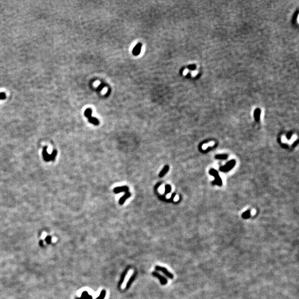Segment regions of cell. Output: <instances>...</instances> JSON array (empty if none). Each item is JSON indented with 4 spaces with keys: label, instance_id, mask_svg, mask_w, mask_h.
I'll return each mask as SVG.
<instances>
[{
    "label": "cell",
    "instance_id": "cell-1",
    "mask_svg": "<svg viewBox=\"0 0 299 299\" xmlns=\"http://www.w3.org/2000/svg\"><path fill=\"white\" fill-rule=\"evenodd\" d=\"M155 269L156 270L159 271V272H161L162 273L166 276H167L169 278H170L171 279H172L173 278V274L171 273H170V272H169V270H168L166 268V267L161 266L159 265H156L155 267Z\"/></svg>",
    "mask_w": 299,
    "mask_h": 299
},
{
    "label": "cell",
    "instance_id": "cell-2",
    "mask_svg": "<svg viewBox=\"0 0 299 299\" xmlns=\"http://www.w3.org/2000/svg\"><path fill=\"white\" fill-rule=\"evenodd\" d=\"M152 275L153 276L155 277V278H157L160 280V282L161 283V285H166L167 283V279H166L163 276H162L160 273H158L157 272H156V271H154L152 273Z\"/></svg>",
    "mask_w": 299,
    "mask_h": 299
},
{
    "label": "cell",
    "instance_id": "cell-3",
    "mask_svg": "<svg viewBox=\"0 0 299 299\" xmlns=\"http://www.w3.org/2000/svg\"><path fill=\"white\" fill-rule=\"evenodd\" d=\"M130 266L127 267V268L124 271V272L122 273V274H121V277H120V280H119V283H118V288H120L121 285H123V282H124V280H125V277H126V275L127 274V273H128L129 271L130 270Z\"/></svg>",
    "mask_w": 299,
    "mask_h": 299
},
{
    "label": "cell",
    "instance_id": "cell-4",
    "mask_svg": "<svg viewBox=\"0 0 299 299\" xmlns=\"http://www.w3.org/2000/svg\"><path fill=\"white\" fill-rule=\"evenodd\" d=\"M137 275H138V272H135L134 273H133L132 274V276L130 277V278L129 279V281H127V282L126 285V287H125V290H128L130 288L131 285H132V282L135 281V279L136 278V276H137Z\"/></svg>",
    "mask_w": 299,
    "mask_h": 299
},
{
    "label": "cell",
    "instance_id": "cell-5",
    "mask_svg": "<svg viewBox=\"0 0 299 299\" xmlns=\"http://www.w3.org/2000/svg\"><path fill=\"white\" fill-rule=\"evenodd\" d=\"M212 170V172H211V171H210V174H211L212 175L214 176L216 178V180H215V181H214V182L213 183L214 184H217V185L220 186L221 185H222V181H221V179L219 178L218 174L216 171H215L214 170Z\"/></svg>",
    "mask_w": 299,
    "mask_h": 299
},
{
    "label": "cell",
    "instance_id": "cell-6",
    "mask_svg": "<svg viewBox=\"0 0 299 299\" xmlns=\"http://www.w3.org/2000/svg\"><path fill=\"white\" fill-rule=\"evenodd\" d=\"M235 161L234 160H232L230 161V162H229L228 163H227V165H226L225 166H223L222 167L220 168V170L222 171H227L229 170L230 169H231L235 165Z\"/></svg>",
    "mask_w": 299,
    "mask_h": 299
},
{
    "label": "cell",
    "instance_id": "cell-7",
    "mask_svg": "<svg viewBox=\"0 0 299 299\" xmlns=\"http://www.w3.org/2000/svg\"><path fill=\"white\" fill-rule=\"evenodd\" d=\"M129 192V187H127L126 186H121V187H116L114 189V192L115 193H119L120 192Z\"/></svg>",
    "mask_w": 299,
    "mask_h": 299
},
{
    "label": "cell",
    "instance_id": "cell-8",
    "mask_svg": "<svg viewBox=\"0 0 299 299\" xmlns=\"http://www.w3.org/2000/svg\"><path fill=\"white\" fill-rule=\"evenodd\" d=\"M141 47H142L141 43H138V44H137L132 50L133 54L135 56L139 55L140 54V53H141Z\"/></svg>",
    "mask_w": 299,
    "mask_h": 299
},
{
    "label": "cell",
    "instance_id": "cell-9",
    "mask_svg": "<svg viewBox=\"0 0 299 299\" xmlns=\"http://www.w3.org/2000/svg\"><path fill=\"white\" fill-rule=\"evenodd\" d=\"M130 196H131V193H130L129 192H126V193L123 196H122V197H121L120 198V200H119V204L120 205H123L124 203V202H125V201L126 200V199L127 198H129L130 197Z\"/></svg>",
    "mask_w": 299,
    "mask_h": 299
},
{
    "label": "cell",
    "instance_id": "cell-10",
    "mask_svg": "<svg viewBox=\"0 0 299 299\" xmlns=\"http://www.w3.org/2000/svg\"><path fill=\"white\" fill-rule=\"evenodd\" d=\"M76 299H93L92 295H90L88 292L85 291L82 292L80 297H76Z\"/></svg>",
    "mask_w": 299,
    "mask_h": 299
},
{
    "label": "cell",
    "instance_id": "cell-11",
    "mask_svg": "<svg viewBox=\"0 0 299 299\" xmlns=\"http://www.w3.org/2000/svg\"><path fill=\"white\" fill-rule=\"evenodd\" d=\"M169 170V166H168V165H166V166L163 167V169L161 170V171L160 172L159 175L158 176H159V177H161V178H162V177H163L165 175V174L167 173Z\"/></svg>",
    "mask_w": 299,
    "mask_h": 299
},
{
    "label": "cell",
    "instance_id": "cell-12",
    "mask_svg": "<svg viewBox=\"0 0 299 299\" xmlns=\"http://www.w3.org/2000/svg\"><path fill=\"white\" fill-rule=\"evenodd\" d=\"M88 120L90 123H92L95 125H98L99 124V121L98 120V119H96L95 117H90L89 118H88Z\"/></svg>",
    "mask_w": 299,
    "mask_h": 299
},
{
    "label": "cell",
    "instance_id": "cell-13",
    "mask_svg": "<svg viewBox=\"0 0 299 299\" xmlns=\"http://www.w3.org/2000/svg\"><path fill=\"white\" fill-rule=\"evenodd\" d=\"M92 110L91 109L88 108L85 110V111L84 112V115L86 117L89 118L90 117H92Z\"/></svg>",
    "mask_w": 299,
    "mask_h": 299
},
{
    "label": "cell",
    "instance_id": "cell-14",
    "mask_svg": "<svg viewBox=\"0 0 299 299\" xmlns=\"http://www.w3.org/2000/svg\"><path fill=\"white\" fill-rule=\"evenodd\" d=\"M106 294H107V292H106V291L105 290H102L100 292V294L99 296L95 298V299H104L105 297V296Z\"/></svg>",
    "mask_w": 299,
    "mask_h": 299
},
{
    "label": "cell",
    "instance_id": "cell-15",
    "mask_svg": "<svg viewBox=\"0 0 299 299\" xmlns=\"http://www.w3.org/2000/svg\"><path fill=\"white\" fill-rule=\"evenodd\" d=\"M171 186L169 185H166V186H165V194L169 193L171 192Z\"/></svg>",
    "mask_w": 299,
    "mask_h": 299
},
{
    "label": "cell",
    "instance_id": "cell-16",
    "mask_svg": "<svg viewBox=\"0 0 299 299\" xmlns=\"http://www.w3.org/2000/svg\"><path fill=\"white\" fill-rule=\"evenodd\" d=\"M227 157V155H218L216 156V158L218 159H226Z\"/></svg>",
    "mask_w": 299,
    "mask_h": 299
},
{
    "label": "cell",
    "instance_id": "cell-17",
    "mask_svg": "<svg viewBox=\"0 0 299 299\" xmlns=\"http://www.w3.org/2000/svg\"><path fill=\"white\" fill-rule=\"evenodd\" d=\"M243 217L244 218H248L249 217H250V213H249V211H248L247 212H245V213H244L242 215Z\"/></svg>",
    "mask_w": 299,
    "mask_h": 299
},
{
    "label": "cell",
    "instance_id": "cell-18",
    "mask_svg": "<svg viewBox=\"0 0 299 299\" xmlns=\"http://www.w3.org/2000/svg\"><path fill=\"white\" fill-rule=\"evenodd\" d=\"M45 240H46V242L48 244H51V243L52 242V238H51V236H47Z\"/></svg>",
    "mask_w": 299,
    "mask_h": 299
},
{
    "label": "cell",
    "instance_id": "cell-19",
    "mask_svg": "<svg viewBox=\"0 0 299 299\" xmlns=\"http://www.w3.org/2000/svg\"><path fill=\"white\" fill-rule=\"evenodd\" d=\"M105 86L104 84H99L98 87V90H101L102 89H104Z\"/></svg>",
    "mask_w": 299,
    "mask_h": 299
},
{
    "label": "cell",
    "instance_id": "cell-20",
    "mask_svg": "<svg viewBox=\"0 0 299 299\" xmlns=\"http://www.w3.org/2000/svg\"><path fill=\"white\" fill-rule=\"evenodd\" d=\"M6 98V95L4 93H0V100L5 99Z\"/></svg>",
    "mask_w": 299,
    "mask_h": 299
},
{
    "label": "cell",
    "instance_id": "cell-21",
    "mask_svg": "<svg viewBox=\"0 0 299 299\" xmlns=\"http://www.w3.org/2000/svg\"><path fill=\"white\" fill-rule=\"evenodd\" d=\"M213 144H214V143H213V142H211V143H210V144H205V145H204L203 146V148L204 150V149H205V148H207L208 146H212V145H213Z\"/></svg>",
    "mask_w": 299,
    "mask_h": 299
},
{
    "label": "cell",
    "instance_id": "cell-22",
    "mask_svg": "<svg viewBox=\"0 0 299 299\" xmlns=\"http://www.w3.org/2000/svg\"><path fill=\"white\" fill-rule=\"evenodd\" d=\"M39 244H40V246H41V247H42V246H43V241H40L39 242Z\"/></svg>",
    "mask_w": 299,
    "mask_h": 299
},
{
    "label": "cell",
    "instance_id": "cell-23",
    "mask_svg": "<svg viewBox=\"0 0 299 299\" xmlns=\"http://www.w3.org/2000/svg\"><path fill=\"white\" fill-rule=\"evenodd\" d=\"M282 141H283V142H285V141H286V138H285V137H283V138H282Z\"/></svg>",
    "mask_w": 299,
    "mask_h": 299
},
{
    "label": "cell",
    "instance_id": "cell-24",
    "mask_svg": "<svg viewBox=\"0 0 299 299\" xmlns=\"http://www.w3.org/2000/svg\"><path fill=\"white\" fill-rule=\"evenodd\" d=\"M197 74V72L196 71H194L192 73V75H196V74Z\"/></svg>",
    "mask_w": 299,
    "mask_h": 299
},
{
    "label": "cell",
    "instance_id": "cell-25",
    "mask_svg": "<svg viewBox=\"0 0 299 299\" xmlns=\"http://www.w3.org/2000/svg\"><path fill=\"white\" fill-rule=\"evenodd\" d=\"M187 73H188V70L186 69V70L184 71V72H183V74H186Z\"/></svg>",
    "mask_w": 299,
    "mask_h": 299
},
{
    "label": "cell",
    "instance_id": "cell-26",
    "mask_svg": "<svg viewBox=\"0 0 299 299\" xmlns=\"http://www.w3.org/2000/svg\"><path fill=\"white\" fill-rule=\"evenodd\" d=\"M100 84V83L99 82H96V83H95V85H98Z\"/></svg>",
    "mask_w": 299,
    "mask_h": 299
},
{
    "label": "cell",
    "instance_id": "cell-27",
    "mask_svg": "<svg viewBox=\"0 0 299 299\" xmlns=\"http://www.w3.org/2000/svg\"><path fill=\"white\" fill-rule=\"evenodd\" d=\"M107 89H106V88H105V89H104V90H103V92H102V93H105L106 92H107Z\"/></svg>",
    "mask_w": 299,
    "mask_h": 299
},
{
    "label": "cell",
    "instance_id": "cell-28",
    "mask_svg": "<svg viewBox=\"0 0 299 299\" xmlns=\"http://www.w3.org/2000/svg\"><path fill=\"white\" fill-rule=\"evenodd\" d=\"M254 213H255V211H254V210H253V211H252V214H254Z\"/></svg>",
    "mask_w": 299,
    "mask_h": 299
}]
</instances>
